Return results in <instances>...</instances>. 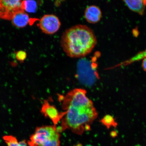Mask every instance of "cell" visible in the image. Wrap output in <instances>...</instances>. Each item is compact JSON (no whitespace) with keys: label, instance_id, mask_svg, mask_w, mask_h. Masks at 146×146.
Here are the masks:
<instances>
[{"label":"cell","instance_id":"obj_1","mask_svg":"<svg viewBox=\"0 0 146 146\" xmlns=\"http://www.w3.org/2000/svg\"><path fill=\"white\" fill-rule=\"evenodd\" d=\"M86 94L85 89L75 88L63 96L62 108L65 114L61 120V126L57 127L59 133L69 129L75 134L81 135L90 129L98 113Z\"/></svg>","mask_w":146,"mask_h":146},{"label":"cell","instance_id":"obj_2","mask_svg":"<svg viewBox=\"0 0 146 146\" xmlns=\"http://www.w3.org/2000/svg\"><path fill=\"white\" fill-rule=\"evenodd\" d=\"M97 43L91 29L78 25L66 30L62 36L61 45L67 55L72 58L85 57L92 52Z\"/></svg>","mask_w":146,"mask_h":146},{"label":"cell","instance_id":"obj_3","mask_svg":"<svg viewBox=\"0 0 146 146\" xmlns=\"http://www.w3.org/2000/svg\"><path fill=\"white\" fill-rule=\"evenodd\" d=\"M27 143L29 146H60L57 127L52 125L36 127Z\"/></svg>","mask_w":146,"mask_h":146},{"label":"cell","instance_id":"obj_4","mask_svg":"<svg viewBox=\"0 0 146 146\" xmlns=\"http://www.w3.org/2000/svg\"><path fill=\"white\" fill-rule=\"evenodd\" d=\"M21 0H0V18L11 20L21 8Z\"/></svg>","mask_w":146,"mask_h":146},{"label":"cell","instance_id":"obj_5","mask_svg":"<svg viewBox=\"0 0 146 146\" xmlns=\"http://www.w3.org/2000/svg\"><path fill=\"white\" fill-rule=\"evenodd\" d=\"M61 25L59 18L53 14L43 16L39 23V27L42 32L48 35L55 33L59 30Z\"/></svg>","mask_w":146,"mask_h":146},{"label":"cell","instance_id":"obj_6","mask_svg":"<svg viewBox=\"0 0 146 146\" xmlns=\"http://www.w3.org/2000/svg\"><path fill=\"white\" fill-rule=\"evenodd\" d=\"M41 112L46 117L52 120L54 125H56L61 121L65 114V112H60L54 105H51L47 100H44Z\"/></svg>","mask_w":146,"mask_h":146},{"label":"cell","instance_id":"obj_7","mask_svg":"<svg viewBox=\"0 0 146 146\" xmlns=\"http://www.w3.org/2000/svg\"><path fill=\"white\" fill-rule=\"evenodd\" d=\"M101 17V10L96 5H90L86 9L85 17L88 23L93 24L97 23L100 21Z\"/></svg>","mask_w":146,"mask_h":146},{"label":"cell","instance_id":"obj_8","mask_svg":"<svg viewBox=\"0 0 146 146\" xmlns=\"http://www.w3.org/2000/svg\"><path fill=\"white\" fill-rule=\"evenodd\" d=\"M30 20L28 15L22 10L17 13L14 16L11 21L14 26L18 28H23L28 24Z\"/></svg>","mask_w":146,"mask_h":146},{"label":"cell","instance_id":"obj_9","mask_svg":"<svg viewBox=\"0 0 146 146\" xmlns=\"http://www.w3.org/2000/svg\"><path fill=\"white\" fill-rule=\"evenodd\" d=\"M131 10L142 15L145 11V6L142 0H123Z\"/></svg>","mask_w":146,"mask_h":146},{"label":"cell","instance_id":"obj_10","mask_svg":"<svg viewBox=\"0 0 146 146\" xmlns=\"http://www.w3.org/2000/svg\"><path fill=\"white\" fill-rule=\"evenodd\" d=\"M146 57V50L142 52H140L133 57L130 59L126 60L123 62L118 64L115 65L116 68L119 67H122L126 66L130 64L131 63L134 62H135L139 61L140 60L143 59L144 58Z\"/></svg>","mask_w":146,"mask_h":146},{"label":"cell","instance_id":"obj_11","mask_svg":"<svg viewBox=\"0 0 146 146\" xmlns=\"http://www.w3.org/2000/svg\"><path fill=\"white\" fill-rule=\"evenodd\" d=\"M21 7L24 11L30 13H34L37 9V5L34 0H24L22 1Z\"/></svg>","mask_w":146,"mask_h":146},{"label":"cell","instance_id":"obj_12","mask_svg":"<svg viewBox=\"0 0 146 146\" xmlns=\"http://www.w3.org/2000/svg\"><path fill=\"white\" fill-rule=\"evenodd\" d=\"M3 139L8 146H27V143L25 140L18 142L17 139L12 136H5Z\"/></svg>","mask_w":146,"mask_h":146},{"label":"cell","instance_id":"obj_13","mask_svg":"<svg viewBox=\"0 0 146 146\" xmlns=\"http://www.w3.org/2000/svg\"><path fill=\"white\" fill-rule=\"evenodd\" d=\"M101 121L108 129H109L112 126L116 127L117 125V123L114 121L113 118L111 116L108 115L105 116L101 120Z\"/></svg>","mask_w":146,"mask_h":146},{"label":"cell","instance_id":"obj_14","mask_svg":"<svg viewBox=\"0 0 146 146\" xmlns=\"http://www.w3.org/2000/svg\"><path fill=\"white\" fill-rule=\"evenodd\" d=\"M15 56L16 59L21 62H23L26 59L27 54L24 51L19 50L16 52Z\"/></svg>","mask_w":146,"mask_h":146},{"label":"cell","instance_id":"obj_15","mask_svg":"<svg viewBox=\"0 0 146 146\" xmlns=\"http://www.w3.org/2000/svg\"><path fill=\"white\" fill-rule=\"evenodd\" d=\"M142 66L144 70L146 72V57L144 58L143 59L142 63Z\"/></svg>","mask_w":146,"mask_h":146},{"label":"cell","instance_id":"obj_16","mask_svg":"<svg viewBox=\"0 0 146 146\" xmlns=\"http://www.w3.org/2000/svg\"><path fill=\"white\" fill-rule=\"evenodd\" d=\"M111 136H113V137H114L116 136L117 134L116 132H113L111 133Z\"/></svg>","mask_w":146,"mask_h":146},{"label":"cell","instance_id":"obj_17","mask_svg":"<svg viewBox=\"0 0 146 146\" xmlns=\"http://www.w3.org/2000/svg\"><path fill=\"white\" fill-rule=\"evenodd\" d=\"M142 1H143L144 5H145H145H146V0H142Z\"/></svg>","mask_w":146,"mask_h":146},{"label":"cell","instance_id":"obj_18","mask_svg":"<svg viewBox=\"0 0 146 146\" xmlns=\"http://www.w3.org/2000/svg\"><path fill=\"white\" fill-rule=\"evenodd\" d=\"M86 146H91V145H87Z\"/></svg>","mask_w":146,"mask_h":146}]
</instances>
